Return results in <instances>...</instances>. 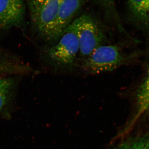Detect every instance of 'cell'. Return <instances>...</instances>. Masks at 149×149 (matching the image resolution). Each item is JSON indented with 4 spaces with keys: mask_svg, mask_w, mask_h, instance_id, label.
I'll return each instance as SVG.
<instances>
[{
    "mask_svg": "<svg viewBox=\"0 0 149 149\" xmlns=\"http://www.w3.org/2000/svg\"><path fill=\"white\" fill-rule=\"evenodd\" d=\"M135 56L125 53L117 45H102L84 58L81 68L90 74L111 72L128 63Z\"/></svg>",
    "mask_w": 149,
    "mask_h": 149,
    "instance_id": "obj_1",
    "label": "cell"
},
{
    "mask_svg": "<svg viewBox=\"0 0 149 149\" xmlns=\"http://www.w3.org/2000/svg\"><path fill=\"white\" fill-rule=\"evenodd\" d=\"M48 61L54 67L60 69L72 67L80 54L79 41L72 22L52 45L46 49Z\"/></svg>",
    "mask_w": 149,
    "mask_h": 149,
    "instance_id": "obj_2",
    "label": "cell"
},
{
    "mask_svg": "<svg viewBox=\"0 0 149 149\" xmlns=\"http://www.w3.org/2000/svg\"><path fill=\"white\" fill-rule=\"evenodd\" d=\"M72 23L79 43L80 54L84 58L102 45H104L106 36L95 19L88 14L74 19Z\"/></svg>",
    "mask_w": 149,
    "mask_h": 149,
    "instance_id": "obj_3",
    "label": "cell"
},
{
    "mask_svg": "<svg viewBox=\"0 0 149 149\" xmlns=\"http://www.w3.org/2000/svg\"><path fill=\"white\" fill-rule=\"evenodd\" d=\"M61 0H28L32 27L45 39L55 21Z\"/></svg>",
    "mask_w": 149,
    "mask_h": 149,
    "instance_id": "obj_4",
    "label": "cell"
},
{
    "mask_svg": "<svg viewBox=\"0 0 149 149\" xmlns=\"http://www.w3.org/2000/svg\"><path fill=\"white\" fill-rule=\"evenodd\" d=\"M86 0H61L57 15L45 40L55 42L73 21Z\"/></svg>",
    "mask_w": 149,
    "mask_h": 149,
    "instance_id": "obj_5",
    "label": "cell"
},
{
    "mask_svg": "<svg viewBox=\"0 0 149 149\" xmlns=\"http://www.w3.org/2000/svg\"><path fill=\"white\" fill-rule=\"evenodd\" d=\"M24 0H0V28L21 25L24 18Z\"/></svg>",
    "mask_w": 149,
    "mask_h": 149,
    "instance_id": "obj_6",
    "label": "cell"
},
{
    "mask_svg": "<svg viewBox=\"0 0 149 149\" xmlns=\"http://www.w3.org/2000/svg\"><path fill=\"white\" fill-rule=\"evenodd\" d=\"M136 111L129 125L132 128L144 114L149 112V70L136 94Z\"/></svg>",
    "mask_w": 149,
    "mask_h": 149,
    "instance_id": "obj_7",
    "label": "cell"
},
{
    "mask_svg": "<svg viewBox=\"0 0 149 149\" xmlns=\"http://www.w3.org/2000/svg\"><path fill=\"white\" fill-rule=\"evenodd\" d=\"M127 4L133 18L149 31V0H127Z\"/></svg>",
    "mask_w": 149,
    "mask_h": 149,
    "instance_id": "obj_8",
    "label": "cell"
},
{
    "mask_svg": "<svg viewBox=\"0 0 149 149\" xmlns=\"http://www.w3.org/2000/svg\"><path fill=\"white\" fill-rule=\"evenodd\" d=\"M114 149H149V134L126 141Z\"/></svg>",
    "mask_w": 149,
    "mask_h": 149,
    "instance_id": "obj_9",
    "label": "cell"
},
{
    "mask_svg": "<svg viewBox=\"0 0 149 149\" xmlns=\"http://www.w3.org/2000/svg\"><path fill=\"white\" fill-rule=\"evenodd\" d=\"M12 85L10 79L0 77V110L6 103Z\"/></svg>",
    "mask_w": 149,
    "mask_h": 149,
    "instance_id": "obj_10",
    "label": "cell"
},
{
    "mask_svg": "<svg viewBox=\"0 0 149 149\" xmlns=\"http://www.w3.org/2000/svg\"><path fill=\"white\" fill-rule=\"evenodd\" d=\"M114 0H101L103 3L106 5L112 4Z\"/></svg>",
    "mask_w": 149,
    "mask_h": 149,
    "instance_id": "obj_11",
    "label": "cell"
}]
</instances>
